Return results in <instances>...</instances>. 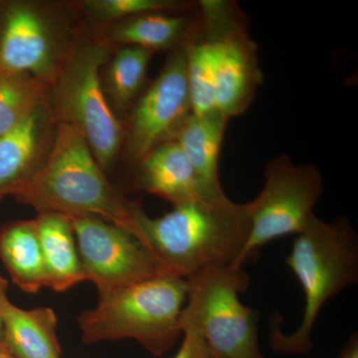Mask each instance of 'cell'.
I'll return each instance as SVG.
<instances>
[{
  "label": "cell",
  "mask_w": 358,
  "mask_h": 358,
  "mask_svg": "<svg viewBox=\"0 0 358 358\" xmlns=\"http://www.w3.org/2000/svg\"><path fill=\"white\" fill-rule=\"evenodd\" d=\"M34 221L43 256L46 287L57 293H64L85 281L69 216L56 212H40Z\"/></svg>",
  "instance_id": "9a60e30c"
},
{
  "label": "cell",
  "mask_w": 358,
  "mask_h": 358,
  "mask_svg": "<svg viewBox=\"0 0 358 358\" xmlns=\"http://www.w3.org/2000/svg\"><path fill=\"white\" fill-rule=\"evenodd\" d=\"M0 259L16 286L28 294L46 287L43 256L34 219L7 223L0 230Z\"/></svg>",
  "instance_id": "ac0fdd59"
},
{
  "label": "cell",
  "mask_w": 358,
  "mask_h": 358,
  "mask_svg": "<svg viewBox=\"0 0 358 358\" xmlns=\"http://www.w3.org/2000/svg\"><path fill=\"white\" fill-rule=\"evenodd\" d=\"M200 29L199 10L195 15L154 13L119 21L110 33L112 41L141 47L152 52L180 48Z\"/></svg>",
  "instance_id": "e0dca14e"
},
{
  "label": "cell",
  "mask_w": 358,
  "mask_h": 358,
  "mask_svg": "<svg viewBox=\"0 0 358 358\" xmlns=\"http://www.w3.org/2000/svg\"><path fill=\"white\" fill-rule=\"evenodd\" d=\"M3 346L15 358H60L58 319L51 308L23 310L7 300L2 308Z\"/></svg>",
  "instance_id": "2e32d148"
},
{
  "label": "cell",
  "mask_w": 358,
  "mask_h": 358,
  "mask_svg": "<svg viewBox=\"0 0 358 358\" xmlns=\"http://www.w3.org/2000/svg\"><path fill=\"white\" fill-rule=\"evenodd\" d=\"M56 127L48 100L0 136V200L14 196L38 173L50 152Z\"/></svg>",
  "instance_id": "7c38bea8"
},
{
  "label": "cell",
  "mask_w": 358,
  "mask_h": 358,
  "mask_svg": "<svg viewBox=\"0 0 358 358\" xmlns=\"http://www.w3.org/2000/svg\"><path fill=\"white\" fill-rule=\"evenodd\" d=\"M134 237L154 257L162 273L186 281L205 268L239 265L248 241L247 203L197 200L150 217L134 202Z\"/></svg>",
  "instance_id": "6da1fadb"
},
{
  "label": "cell",
  "mask_w": 358,
  "mask_h": 358,
  "mask_svg": "<svg viewBox=\"0 0 358 358\" xmlns=\"http://www.w3.org/2000/svg\"><path fill=\"white\" fill-rule=\"evenodd\" d=\"M182 334V343L173 358H218L199 334L190 331Z\"/></svg>",
  "instance_id": "603a6c76"
},
{
  "label": "cell",
  "mask_w": 358,
  "mask_h": 358,
  "mask_svg": "<svg viewBox=\"0 0 358 358\" xmlns=\"http://www.w3.org/2000/svg\"><path fill=\"white\" fill-rule=\"evenodd\" d=\"M192 114L182 46L171 52L159 76L133 103L126 131L129 160L138 164L154 148L173 141Z\"/></svg>",
  "instance_id": "30bf717a"
},
{
  "label": "cell",
  "mask_w": 358,
  "mask_h": 358,
  "mask_svg": "<svg viewBox=\"0 0 358 358\" xmlns=\"http://www.w3.org/2000/svg\"><path fill=\"white\" fill-rule=\"evenodd\" d=\"M286 264L303 289L305 306L298 329L282 333L273 324L270 345L275 352L307 355L313 348L312 334L324 305L358 280V242L346 218L327 222L313 216L294 238Z\"/></svg>",
  "instance_id": "3957f363"
},
{
  "label": "cell",
  "mask_w": 358,
  "mask_h": 358,
  "mask_svg": "<svg viewBox=\"0 0 358 358\" xmlns=\"http://www.w3.org/2000/svg\"><path fill=\"white\" fill-rule=\"evenodd\" d=\"M187 281L160 273L99 298L98 305L78 317L84 343L129 338L162 357L182 334L180 317Z\"/></svg>",
  "instance_id": "277c9868"
},
{
  "label": "cell",
  "mask_w": 358,
  "mask_h": 358,
  "mask_svg": "<svg viewBox=\"0 0 358 358\" xmlns=\"http://www.w3.org/2000/svg\"><path fill=\"white\" fill-rule=\"evenodd\" d=\"M338 358H358V336L353 334L339 352Z\"/></svg>",
  "instance_id": "cb8c5ba5"
},
{
  "label": "cell",
  "mask_w": 358,
  "mask_h": 358,
  "mask_svg": "<svg viewBox=\"0 0 358 358\" xmlns=\"http://www.w3.org/2000/svg\"><path fill=\"white\" fill-rule=\"evenodd\" d=\"M228 122L229 119L219 112L206 115L192 114L174 138L182 148L202 194L208 201L227 197L221 185L219 160Z\"/></svg>",
  "instance_id": "4fadbf2b"
},
{
  "label": "cell",
  "mask_w": 358,
  "mask_h": 358,
  "mask_svg": "<svg viewBox=\"0 0 358 358\" xmlns=\"http://www.w3.org/2000/svg\"><path fill=\"white\" fill-rule=\"evenodd\" d=\"M197 7L200 29L213 54L216 108L230 120L248 110L262 84L258 47L236 4L203 0Z\"/></svg>",
  "instance_id": "ba28073f"
},
{
  "label": "cell",
  "mask_w": 358,
  "mask_h": 358,
  "mask_svg": "<svg viewBox=\"0 0 358 358\" xmlns=\"http://www.w3.org/2000/svg\"><path fill=\"white\" fill-rule=\"evenodd\" d=\"M14 197L38 213L106 219L134 236V202L113 187L82 134L64 122H58L38 173Z\"/></svg>",
  "instance_id": "7a4b0ae2"
},
{
  "label": "cell",
  "mask_w": 358,
  "mask_h": 358,
  "mask_svg": "<svg viewBox=\"0 0 358 358\" xmlns=\"http://www.w3.org/2000/svg\"><path fill=\"white\" fill-rule=\"evenodd\" d=\"M70 50L35 4L0 3V69L27 74L52 86Z\"/></svg>",
  "instance_id": "8fae6325"
},
{
  "label": "cell",
  "mask_w": 358,
  "mask_h": 358,
  "mask_svg": "<svg viewBox=\"0 0 358 358\" xmlns=\"http://www.w3.org/2000/svg\"><path fill=\"white\" fill-rule=\"evenodd\" d=\"M84 6L96 20L121 21L141 14L182 11L196 4L174 0H90Z\"/></svg>",
  "instance_id": "7402d4cb"
},
{
  "label": "cell",
  "mask_w": 358,
  "mask_h": 358,
  "mask_svg": "<svg viewBox=\"0 0 358 358\" xmlns=\"http://www.w3.org/2000/svg\"><path fill=\"white\" fill-rule=\"evenodd\" d=\"M181 331L203 338L218 358H264L259 343L260 313L240 300L250 285L243 266H215L187 280Z\"/></svg>",
  "instance_id": "5b68a950"
},
{
  "label": "cell",
  "mask_w": 358,
  "mask_h": 358,
  "mask_svg": "<svg viewBox=\"0 0 358 358\" xmlns=\"http://www.w3.org/2000/svg\"><path fill=\"white\" fill-rule=\"evenodd\" d=\"M7 287L8 282L6 280L0 275V345H3V320H2V308H3L4 303L8 298H7Z\"/></svg>",
  "instance_id": "d4e9b609"
},
{
  "label": "cell",
  "mask_w": 358,
  "mask_h": 358,
  "mask_svg": "<svg viewBox=\"0 0 358 358\" xmlns=\"http://www.w3.org/2000/svg\"><path fill=\"white\" fill-rule=\"evenodd\" d=\"M136 185L173 206L206 200L192 166L174 140L162 143L138 162Z\"/></svg>",
  "instance_id": "5bb4252c"
},
{
  "label": "cell",
  "mask_w": 358,
  "mask_h": 358,
  "mask_svg": "<svg viewBox=\"0 0 358 358\" xmlns=\"http://www.w3.org/2000/svg\"><path fill=\"white\" fill-rule=\"evenodd\" d=\"M0 358H15L13 355L7 352L3 345H0Z\"/></svg>",
  "instance_id": "484cf974"
},
{
  "label": "cell",
  "mask_w": 358,
  "mask_h": 358,
  "mask_svg": "<svg viewBox=\"0 0 358 358\" xmlns=\"http://www.w3.org/2000/svg\"><path fill=\"white\" fill-rule=\"evenodd\" d=\"M50 86L20 73L0 69V136L48 102Z\"/></svg>",
  "instance_id": "d6986e66"
},
{
  "label": "cell",
  "mask_w": 358,
  "mask_h": 358,
  "mask_svg": "<svg viewBox=\"0 0 358 358\" xmlns=\"http://www.w3.org/2000/svg\"><path fill=\"white\" fill-rule=\"evenodd\" d=\"M155 52L126 46L117 52L107 72V90L119 109H128L145 88L148 65Z\"/></svg>",
  "instance_id": "ffe728a7"
},
{
  "label": "cell",
  "mask_w": 358,
  "mask_h": 358,
  "mask_svg": "<svg viewBox=\"0 0 358 358\" xmlns=\"http://www.w3.org/2000/svg\"><path fill=\"white\" fill-rule=\"evenodd\" d=\"M109 55V44L103 41L71 49L49 93L55 121L82 134L103 171L114 164L126 134L101 82L100 70Z\"/></svg>",
  "instance_id": "8992f818"
},
{
  "label": "cell",
  "mask_w": 358,
  "mask_h": 358,
  "mask_svg": "<svg viewBox=\"0 0 358 358\" xmlns=\"http://www.w3.org/2000/svg\"><path fill=\"white\" fill-rule=\"evenodd\" d=\"M186 76L192 114L206 115L216 108L215 71L211 45L201 29L185 45Z\"/></svg>",
  "instance_id": "44dd1931"
},
{
  "label": "cell",
  "mask_w": 358,
  "mask_h": 358,
  "mask_svg": "<svg viewBox=\"0 0 358 358\" xmlns=\"http://www.w3.org/2000/svg\"><path fill=\"white\" fill-rule=\"evenodd\" d=\"M322 192L324 181L315 164H294L285 155L268 162L262 190L247 203L250 233L243 265L266 244L303 232Z\"/></svg>",
  "instance_id": "52a82bcc"
},
{
  "label": "cell",
  "mask_w": 358,
  "mask_h": 358,
  "mask_svg": "<svg viewBox=\"0 0 358 358\" xmlns=\"http://www.w3.org/2000/svg\"><path fill=\"white\" fill-rule=\"evenodd\" d=\"M85 281L99 298L160 274L154 257L129 231L96 216H71Z\"/></svg>",
  "instance_id": "9c48e42d"
}]
</instances>
